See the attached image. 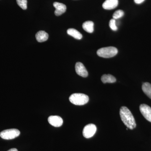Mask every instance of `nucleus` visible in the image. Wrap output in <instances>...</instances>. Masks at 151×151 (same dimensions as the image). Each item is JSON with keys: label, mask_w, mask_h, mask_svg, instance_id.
<instances>
[{"label": "nucleus", "mask_w": 151, "mask_h": 151, "mask_svg": "<svg viewBox=\"0 0 151 151\" xmlns=\"http://www.w3.org/2000/svg\"><path fill=\"white\" fill-rule=\"evenodd\" d=\"M49 123L55 127H61L63 124V120L61 117L57 116H51L49 117L48 119Z\"/></svg>", "instance_id": "obj_7"}, {"label": "nucleus", "mask_w": 151, "mask_h": 151, "mask_svg": "<svg viewBox=\"0 0 151 151\" xmlns=\"http://www.w3.org/2000/svg\"><path fill=\"white\" fill-rule=\"evenodd\" d=\"M120 115L122 122L128 129H133L136 127L134 118L127 107L123 106L120 109Z\"/></svg>", "instance_id": "obj_1"}, {"label": "nucleus", "mask_w": 151, "mask_h": 151, "mask_svg": "<svg viewBox=\"0 0 151 151\" xmlns=\"http://www.w3.org/2000/svg\"><path fill=\"white\" fill-rule=\"evenodd\" d=\"M118 52V50L114 47L110 46L103 47L98 50L97 54L98 56L104 58H110L116 56Z\"/></svg>", "instance_id": "obj_3"}, {"label": "nucleus", "mask_w": 151, "mask_h": 151, "mask_svg": "<svg viewBox=\"0 0 151 151\" xmlns=\"http://www.w3.org/2000/svg\"><path fill=\"white\" fill-rule=\"evenodd\" d=\"M124 11L122 10H118L116 11L113 14V19L116 20L118 19L121 18L122 17L124 16Z\"/></svg>", "instance_id": "obj_16"}, {"label": "nucleus", "mask_w": 151, "mask_h": 151, "mask_svg": "<svg viewBox=\"0 0 151 151\" xmlns=\"http://www.w3.org/2000/svg\"><path fill=\"white\" fill-rule=\"evenodd\" d=\"M53 5L55 9L54 13L56 16L61 15L66 10V6L62 3L55 2L53 3Z\"/></svg>", "instance_id": "obj_9"}, {"label": "nucleus", "mask_w": 151, "mask_h": 151, "mask_svg": "<svg viewBox=\"0 0 151 151\" xmlns=\"http://www.w3.org/2000/svg\"><path fill=\"white\" fill-rule=\"evenodd\" d=\"M8 151H18V150H17V149L16 148H12L10 150H9Z\"/></svg>", "instance_id": "obj_20"}, {"label": "nucleus", "mask_w": 151, "mask_h": 151, "mask_svg": "<svg viewBox=\"0 0 151 151\" xmlns=\"http://www.w3.org/2000/svg\"><path fill=\"white\" fill-rule=\"evenodd\" d=\"M36 38L38 42H42L46 41L48 38V35L44 31H40L36 34Z\"/></svg>", "instance_id": "obj_11"}, {"label": "nucleus", "mask_w": 151, "mask_h": 151, "mask_svg": "<svg viewBox=\"0 0 151 151\" xmlns=\"http://www.w3.org/2000/svg\"><path fill=\"white\" fill-rule=\"evenodd\" d=\"M140 111L143 116L149 122H151V108L149 105L143 104L139 107Z\"/></svg>", "instance_id": "obj_6"}, {"label": "nucleus", "mask_w": 151, "mask_h": 151, "mask_svg": "<svg viewBox=\"0 0 151 151\" xmlns=\"http://www.w3.org/2000/svg\"><path fill=\"white\" fill-rule=\"evenodd\" d=\"M67 32L68 35L73 37L76 39L81 40L82 38V35L81 33L74 29H69L67 30Z\"/></svg>", "instance_id": "obj_13"}, {"label": "nucleus", "mask_w": 151, "mask_h": 151, "mask_svg": "<svg viewBox=\"0 0 151 151\" xmlns=\"http://www.w3.org/2000/svg\"><path fill=\"white\" fill-rule=\"evenodd\" d=\"M101 80L103 83H113L116 82V78L111 74H104L101 77Z\"/></svg>", "instance_id": "obj_14"}, {"label": "nucleus", "mask_w": 151, "mask_h": 151, "mask_svg": "<svg viewBox=\"0 0 151 151\" xmlns=\"http://www.w3.org/2000/svg\"><path fill=\"white\" fill-rule=\"evenodd\" d=\"M75 70L78 75L83 77H86L88 76V71L86 68L81 62L76 63L75 65Z\"/></svg>", "instance_id": "obj_8"}, {"label": "nucleus", "mask_w": 151, "mask_h": 151, "mask_svg": "<svg viewBox=\"0 0 151 151\" xmlns=\"http://www.w3.org/2000/svg\"><path fill=\"white\" fill-rule=\"evenodd\" d=\"M97 127L93 124H89L84 127L83 135L84 137L89 139L92 137L96 133Z\"/></svg>", "instance_id": "obj_5"}, {"label": "nucleus", "mask_w": 151, "mask_h": 151, "mask_svg": "<svg viewBox=\"0 0 151 151\" xmlns=\"http://www.w3.org/2000/svg\"><path fill=\"white\" fill-rule=\"evenodd\" d=\"M119 4L118 0H106L103 4V9L106 10H112L116 8Z\"/></svg>", "instance_id": "obj_10"}, {"label": "nucleus", "mask_w": 151, "mask_h": 151, "mask_svg": "<svg viewBox=\"0 0 151 151\" xmlns=\"http://www.w3.org/2000/svg\"><path fill=\"white\" fill-rule=\"evenodd\" d=\"M17 2L22 9L26 10L27 9V0H17Z\"/></svg>", "instance_id": "obj_17"}, {"label": "nucleus", "mask_w": 151, "mask_h": 151, "mask_svg": "<svg viewBox=\"0 0 151 151\" xmlns=\"http://www.w3.org/2000/svg\"><path fill=\"white\" fill-rule=\"evenodd\" d=\"M69 100L72 104L76 105H83L88 103L89 97L82 93H74L69 97Z\"/></svg>", "instance_id": "obj_2"}, {"label": "nucleus", "mask_w": 151, "mask_h": 151, "mask_svg": "<svg viewBox=\"0 0 151 151\" xmlns=\"http://www.w3.org/2000/svg\"><path fill=\"white\" fill-rule=\"evenodd\" d=\"M109 26L113 31H116L118 29L117 25H116V20L115 19H111L109 22Z\"/></svg>", "instance_id": "obj_18"}, {"label": "nucleus", "mask_w": 151, "mask_h": 151, "mask_svg": "<svg viewBox=\"0 0 151 151\" xmlns=\"http://www.w3.org/2000/svg\"><path fill=\"white\" fill-rule=\"evenodd\" d=\"M94 23L90 21L84 22L82 25L83 29L89 33H92L94 32Z\"/></svg>", "instance_id": "obj_12"}, {"label": "nucleus", "mask_w": 151, "mask_h": 151, "mask_svg": "<svg viewBox=\"0 0 151 151\" xmlns=\"http://www.w3.org/2000/svg\"><path fill=\"white\" fill-rule=\"evenodd\" d=\"M142 89L143 92L151 99V84L148 82H145L143 84Z\"/></svg>", "instance_id": "obj_15"}, {"label": "nucleus", "mask_w": 151, "mask_h": 151, "mask_svg": "<svg viewBox=\"0 0 151 151\" xmlns=\"http://www.w3.org/2000/svg\"><path fill=\"white\" fill-rule=\"evenodd\" d=\"M20 132L15 129L4 130L0 133V137L3 139L10 140L17 137L19 136Z\"/></svg>", "instance_id": "obj_4"}, {"label": "nucleus", "mask_w": 151, "mask_h": 151, "mask_svg": "<svg viewBox=\"0 0 151 151\" xmlns=\"http://www.w3.org/2000/svg\"><path fill=\"white\" fill-rule=\"evenodd\" d=\"M145 0H134V2L137 4H141Z\"/></svg>", "instance_id": "obj_19"}]
</instances>
